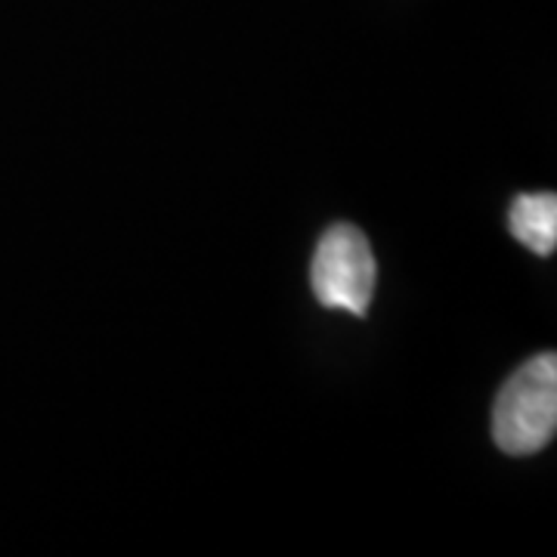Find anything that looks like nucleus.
<instances>
[{
	"instance_id": "1",
	"label": "nucleus",
	"mask_w": 557,
	"mask_h": 557,
	"mask_svg": "<svg viewBox=\"0 0 557 557\" xmlns=\"http://www.w3.org/2000/svg\"><path fill=\"white\" fill-rule=\"evenodd\" d=\"M557 431V357L539 354L505 381L493 409V437L508 456H533Z\"/></svg>"
},
{
	"instance_id": "3",
	"label": "nucleus",
	"mask_w": 557,
	"mask_h": 557,
	"mask_svg": "<svg viewBox=\"0 0 557 557\" xmlns=\"http://www.w3.org/2000/svg\"><path fill=\"white\" fill-rule=\"evenodd\" d=\"M511 236L530 248L533 255H555L557 248V196L555 193H536V196H520L511 205L508 214Z\"/></svg>"
},
{
	"instance_id": "2",
	"label": "nucleus",
	"mask_w": 557,
	"mask_h": 557,
	"mask_svg": "<svg viewBox=\"0 0 557 557\" xmlns=\"http://www.w3.org/2000/svg\"><path fill=\"white\" fill-rule=\"evenodd\" d=\"M310 282L322 307L366 317L379 282V263L362 230L350 223H335L319 239Z\"/></svg>"
}]
</instances>
